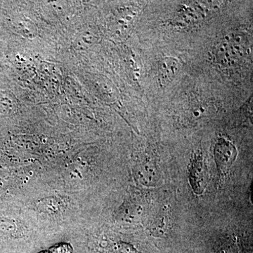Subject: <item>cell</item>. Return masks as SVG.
Masks as SVG:
<instances>
[{
	"instance_id": "1",
	"label": "cell",
	"mask_w": 253,
	"mask_h": 253,
	"mask_svg": "<svg viewBox=\"0 0 253 253\" xmlns=\"http://www.w3.org/2000/svg\"><path fill=\"white\" fill-rule=\"evenodd\" d=\"M214 54L218 64L224 67L236 66L247 54V41L240 34L227 35L218 42Z\"/></svg>"
},
{
	"instance_id": "2",
	"label": "cell",
	"mask_w": 253,
	"mask_h": 253,
	"mask_svg": "<svg viewBox=\"0 0 253 253\" xmlns=\"http://www.w3.org/2000/svg\"><path fill=\"white\" fill-rule=\"evenodd\" d=\"M189 180L193 191L197 195L202 194L209 181V173L200 151L194 154L189 167Z\"/></svg>"
},
{
	"instance_id": "3",
	"label": "cell",
	"mask_w": 253,
	"mask_h": 253,
	"mask_svg": "<svg viewBox=\"0 0 253 253\" xmlns=\"http://www.w3.org/2000/svg\"><path fill=\"white\" fill-rule=\"evenodd\" d=\"M214 159L217 167L221 172L228 170L235 161L237 151L234 144L224 138L218 139L214 150Z\"/></svg>"
},
{
	"instance_id": "4",
	"label": "cell",
	"mask_w": 253,
	"mask_h": 253,
	"mask_svg": "<svg viewBox=\"0 0 253 253\" xmlns=\"http://www.w3.org/2000/svg\"><path fill=\"white\" fill-rule=\"evenodd\" d=\"M178 71V62L175 59L166 58L158 65L159 77L162 82H169Z\"/></svg>"
},
{
	"instance_id": "5",
	"label": "cell",
	"mask_w": 253,
	"mask_h": 253,
	"mask_svg": "<svg viewBox=\"0 0 253 253\" xmlns=\"http://www.w3.org/2000/svg\"><path fill=\"white\" fill-rule=\"evenodd\" d=\"M169 224L168 211L164 210L159 213L151 226V233L155 236H162L166 234Z\"/></svg>"
},
{
	"instance_id": "6",
	"label": "cell",
	"mask_w": 253,
	"mask_h": 253,
	"mask_svg": "<svg viewBox=\"0 0 253 253\" xmlns=\"http://www.w3.org/2000/svg\"><path fill=\"white\" fill-rule=\"evenodd\" d=\"M156 172L155 166L151 164L142 165L139 174L141 176V180L142 181L143 184L146 185H151L156 183Z\"/></svg>"
},
{
	"instance_id": "7",
	"label": "cell",
	"mask_w": 253,
	"mask_h": 253,
	"mask_svg": "<svg viewBox=\"0 0 253 253\" xmlns=\"http://www.w3.org/2000/svg\"><path fill=\"white\" fill-rule=\"evenodd\" d=\"M237 246L234 244H227L222 246L217 253H238Z\"/></svg>"
},
{
	"instance_id": "8",
	"label": "cell",
	"mask_w": 253,
	"mask_h": 253,
	"mask_svg": "<svg viewBox=\"0 0 253 253\" xmlns=\"http://www.w3.org/2000/svg\"><path fill=\"white\" fill-rule=\"evenodd\" d=\"M53 253H71V251L70 250L69 246L68 245L62 244L59 245L56 247L51 249Z\"/></svg>"
}]
</instances>
